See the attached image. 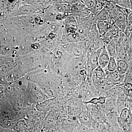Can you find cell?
<instances>
[{
	"instance_id": "cell-1",
	"label": "cell",
	"mask_w": 132,
	"mask_h": 132,
	"mask_svg": "<svg viewBox=\"0 0 132 132\" xmlns=\"http://www.w3.org/2000/svg\"><path fill=\"white\" fill-rule=\"evenodd\" d=\"M80 124L88 129H92L94 123V120L92 118L89 111L86 108H83L82 111L77 116Z\"/></svg>"
},
{
	"instance_id": "cell-2",
	"label": "cell",
	"mask_w": 132,
	"mask_h": 132,
	"mask_svg": "<svg viewBox=\"0 0 132 132\" xmlns=\"http://www.w3.org/2000/svg\"><path fill=\"white\" fill-rule=\"evenodd\" d=\"M105 72V79L111 81L115 86H118L123 84L124 82V75H121L117 71L109 72L104 69Z\"/></svg>"
},
{
	"instance_id": "cell-3",
	"label": "cell",
	"mask_w": 132,
	"mask_h": 132,
	"mask_svg": "<svg viewBox=\"0 0 132 132\" xmlns=\"http://www.w3.org/2000/svg\"><path fill=\"white\" fill-rule=\"evenodd\" d=\"M105 46V43L104 39L101 37L92 40L90 47L86 54V59L93 53L104 47Z\"/></svg>"
},
{
	"instance_id": "cell-4",
	"label": "cell",
	"mask_w": 132,
	"mask_h": 132,
	"mask_svg": "<svg viewBox=\"0 0 132 132\" xmlns=\"http://www.w3.org/2000/svg\"><path fill=\"white\" fill-rule=\"evenodd\" d=\"M115 25L123 32H125L127 27V19L122 13L117 9V12L115 17L114 18Z\"/></svg>"
},
{
	"instance_id": "cell-5",
	"label": "cell",
	"mask_w": 132,
	"mask_h": 132,
	"mask_svg": "<svg viewBox=\"0 0 132 132\" xmlns=\"http://www.w3.org/2000/svg\"><path fill=\"white\" fill-rule=\"evenodd\" d=\"M96 26L98 31L100 37L102 38L107 32L111 30L108 21L97 20Z\"/></svg>"
},
{
	"instance_id": "cell-6",
	"label": "cell",
	"mask_w": 132,
	"mask_h": 132,
	"mask_svg": "<svg viewBox=\"0 0 132 132\" xmlns=\"http://www.w3.org/2000/svg\"><path fill=\"white\" fill-rule=\"evenodd\" d=\"M110 55L105 46L102 48L99 56V66L103 69L105 68L108 65L110 59Z\"/></svg>"
},
{
	"instance_id": "cell-7",
	"label": "cell",
	"mask_w": 132,
	"mask_h": 132,
	"mask_svg": "<svg viewBox=\"0 0 132 132\" xmlns=\"http://www.w3.org/2000/svg\"><path fill=\"white\" fill-rule=\"evenodd\" d=\"M106 116L109 122L116 129H121L118 124V119L119 114L116 111H113L105 113Z\"/></svg>"
},
{
	"instance_id": "cell-8",
	"label": "cell",
	"mask_w": 132,
	"mask_h": 132,
	"mask_svg": "<svg viewBox=\"0 0 132 132\" xmlns=\"http://www.w3.org/2000/svg\"><path fill=\"white\" fill-rule=\"evenodd\" d=\"M116 61L117 64L116 71L121 75H125L128 69V62L120 59H117Z\"/></svg>"
},
{
	"instance_id": "cell-9",
	"label": "cell",
	"mask_w": 132,
	"mask_h": 132,
	"mask_svg": "<svg viewBox=\"0 0 132 132\" xmlns=\"http://www.w3.org/2000/svg\"><path fill=\"white\" fill-rule=\"evenodd\" d=\"M102 48L94 52L87 58L88 59H89L91 62L93 70H95L99 66L98 64L99 56Z\"/></svg>"
},
{
	"instance_id": "cell-10",
	"label": "cell",
	"mask_w": 132,
	"mask_h": 132,
	"mask_svg": "<svg viewBox=\"0 0 132 132\" xmlns=\"http://www.w3.org/2000/svg\"><path fill=\"white\" fill-rule=\"evenodd\" d=\"M92 118L95 121L105 123L108 121L106 116L105 114L103 111L90 112Z\"/></svg>"
},
{
	"instance_id": "cell-11",
	"label": "cell",
	"mask_w": 132,
	"mask_h": 132,
	"mask_svg": "<svg viewBox=\"0 0 132 132\" xmlns=\"http://www.w3.org/2000/svg\"><path fill=\"white\" fill-rule=\"evenodd\" d=\"M105 47L110 57H114L116 58L117 55V51L116 45L113 40L110 43L105 45Z\"/></svg>"
},
{
	"instance_id": "cell-12",
	"label": "cell",
	"mask_w": 132,
	"mask_h": 132,
	"mask_svg": "<svg viewBox=\"0 0 132 132\" xmlns=\"http://www.w3.org/2000/svg\"><path fill=\"white\" fill-rule=\"evenodd\" d=\"M73 2V3L71 7V10L74 15L76 13L86 7L85 5L81 1H75L74 3Z\"/></svg>"
},
{
	"instance_id": "cell-13",
	"label": "cell",
	"mask_w": 132,
	"mask_h": 132,
	"mask_svg": "<svg viewBox=\"0 0 132 132\" xmlns=\"http://www.w3.org/2000/svg\"><path fill=\"white\" fill-rule=\"evenodd\" d=\"M131 83L132 84V61H128V69L124 76L123 83Z\"/></svg>"
},
{
	"instance_id": "cell-14",
	"label": "cell",
	"mask_w": 132,
	"mask_h": 132,
	"mask_svg": "<svg viewBox=\"0 0 132 132\" xmlns=\"http://www.w3.org/2000/svg\"><path fill=\"white\" fill-rule=\"evenodd\" d=\"M107 2V1H97L94 9L92 12V13L95 15H97L105 7Z\"/></svg>"
},
{
	"instance_id": "cell-15",
	"label": "cell",
	"mask_w": 132,
	"mask_h": 132,
	"mask_svg": "<svg viewBox=\"0 0 132 132\" xmlns=\"http://www.w3.org/2000/svg\"><path fill=\"white\" fill-rule=\"evenodd\" d=\"M116 59L123 60L128 62L130 61V55L128 51L124 48L117 52Z\"/></svg>"
},
{
	"instance_id": "cell-16",
	"label": "cell",
	"mask_w": 132,
	"mask_h": 132,
	"mask_svg": "<svg viewBox=\"0 0 132 132\" xmlns=\"http://www.w3.org/2000/svg\"><path fill=\"white\" fill-rule=\"evenodd\" d=\"M117 67V61L114 57H111L108 65L106 68L108 71L109 72H113L116 71Z\"/></svg>"
},
{
	"instance_id": "cell-17",
	"label": "cell",
	"mask_w": 132,
	"mask_h": 132,
	"mask_svg": "<svg viewBox=\"0 0 132 132\" xmlns=\"http://www.w3.org/2000/svg\"><path fill=\"white\" fill-rule=\"evenodd\" d=\"M111 2L118 6L131 9L130 1H111Z\"/></svg>"
},
{
	"instance_id": "cell-18",
	"label": "cell",
	"mask_w": 132,
	"mask_h": 132,
	"mask_svg": "<svg viewBox=\"0 0 132 132\" xmlns=\"http://www.w3.org/2000/svg\"><path fill=\"white\" fill-rule=\"evenodd\" d=\"M96 16L97 20H101L107 21L111 18L108 12L105 7Z\"/></svg>"
},
{
	"instance_id": "cell-19",
	"label": "cell",
	"mask_w": 132,
	"mask_h": 132,
	"mask_svg": "<svg viewBox=\"0 0 132 132\" xmlns=\"http://www.w3.org/2000/svg\"><path fill=\"white\" fill-rule=\"evenodd\" d=\"M92 129L95 130L97 132H103L104 130H105V125L104 123L95 121L93 125Z\"/></svg>"
},
{
	"instance_id": "cell-20",
	"label": "cell",
	"mask_w": 132,
	"mask_h": 132,
	"mask_svg": "<svg viewBox=\"0 0 132 132\" xmlns=\"http://www.w3.org/2000/svg\"><path fill=\"white\" fill-rule=\"evenodd\" d=\"M81 2L85 5V6L88 10L91 11V12L94 9L97 1L95 0H88V1H81Z\"/></svg>"
},
{
	"instance_id": "cell-21",
	"label": "cell",
	"mask_w": 132,
	"mask_h": 132,
	"mask_svg": "<svg viewBox=\"0 0 132 132\" xmlns=\"http://www.w3.org/2000/svg\"><path fill=\"white\" fill-rule=\"evenodd\" d=\"M91 13V11L86 7L76 13L75 15L78 18H85L89 16Z\"/></svg>"
},
{
	"instance_id": "cell-22",
	"label": "cell",
	"mask_w": 132,
	"mask_h": 132,
	"mask_svg": "<svg viewBox=\"0 0 132 132\" xmlns=\"http://www.w3.org/2000/svg\"><path fill=\"white\" fill-rule=\"evenodd\" d=\"M99 37H100V35H99L98 31L97 29L96 25H95L92 27V29L90 31L88 38H90L92 41Z\"/></svg>"
},
{
	"instance_id": "cell-23",
	"label": "cell",
	"mask_w": 132,
	"mask_h": 132,
	"mask_svg": "<svg viewBox=\"0 0 132 132\" xmlns=\"http://www.w3.org/2000/svg\"><path fill=\"white\" fill-rule=\"evenodd\" d=\"M96 76L99 80L102 81L105 80V72L104 69L99 66L94 70Z\"/></svg>"
},
{
	"instance_id": "cell-24",
	"label": "cell",
	"mask_w": 132,
	"mask_h": 132,
	"mask_svg": "<svg viewBox=\"0 0 132 132\" xmlns=\"http://www.w3.org/2000/svg\"><path fill=\"white\" fill-rule=\"evenodd\" d=\"M83 108L80 107H70L69 112L70 114L73 115L78 116L81 112Z\"/></svg>"
},
{
	"instance_id": "cell-25",
	"label": "cell",
	"mask_w": 132,
	"mask_h": 132,
	"mask_svg": "<svg viewBox=\"0 0 132 132\" xmlns=\"http://www.w3.org/2000/svg\"><path fill=\"white\" fill-rule=\"evenodd\" d=\"M116 7H117V9L119 11L122 13L126 16L127 19L128 16V15H129L130 13L132 12L131 9L121 7L117 6H116Z\"/></svg>"
},
{
	"instance_id": "cell-26",
	"label": "cell",
	"mask_w": 132,
	"mask_h": 132,
	"mask_svg": "<svg viewBox=\"0 0 132 132\" xmlns=\"http://www.w3.org/2000/svg\"><path fill=\"white\" fill-rule=\"evenodd\" d=\"M89 129L84 126L80 125L73 132H88Z\"/></svg>"
},
{
	"instance_id": "cell-27",
	"label": "cell",
	"mask_w": 132,
	"mask_h": 132,
	"mask_svg": "<svg viewBox=\"0 0 132 132\" xmlns=\"http://www.w3.org/2000/svg\"><path fill=\"white\" fill-rule=\"evenodd\" d=\"M88 132H97V131H95V130H93V129H89V130H88Z\"/></svg>"
},
{
	"instance_id": "cell-28",
	"label": "cell",
	"mask_w": 132,
	"mask_h": 132,
	"mask_svg": "<svg viewBox=\"0 0 132 132\" xmlns=\"http://www.w3.org/2000/svg\"><path fill=\"white\" fill-rule=\"evenodd\" d=\"M130 107H131V110L132 112V102L131 103V106H130Z\"/></svg>"
},
{
	"instance_id": "cell-29",
	"label": "cell",
	"mask_w": 132,
	"mask_h": 132,
	"mask_svg": "<svg viewBox=\"0 0 132 132\" xmlns=\"http://www.w3.org/2000/svg\"><path fill=\"white\" fill-rule=\"evenodd\" d=\"M130 4H131V6H132V1H130Z\"/></svg>"
},
{
	"instance_id": "cell-30",
	"label": "cell",
	"mask_w": 132,
	"mask_h": 132,
	"mask_svg": "<svg viewBox=\"0 0 132 132\" xmlns=\"http://www.w3.org/2000/svg\"><path fill=\"white\" fill-rule=\"evenodd\" d=\"M130 32H132V27L131 28V30H130Z\"/></svg>"
},
{
	"instance_id": "cell-31",
	"label": "cell",
	"mask_w": 132,
	"mask_h": 132,
	"mask_svg": "<svg viewBox=\"0 0 132 132\" xmlns=\"http://www.w3.org/2000/svg\"><path fill=\"white\" fill-rule=\"evenodd\" d=\"M130 60L132 61V56L131 57V59H130Z\"/></svg>"
}]
</instances>
